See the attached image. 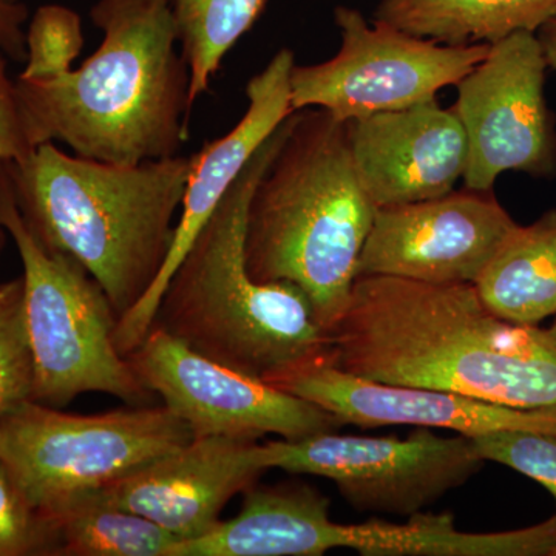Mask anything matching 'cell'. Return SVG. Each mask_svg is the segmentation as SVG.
Wrapping results in <instances>:
<instances>
[{"label":"cell","instance_id":"3","mask_svg":"<svg viewBox=\"0 0 556 556\" xmlns=\"http://www.w3.org/2000/svg\"><path fill=\"white\" fill-rule=\"evenodd\" d=\"M376 211L354 169L345 123L320 109L292 112L249 201V274L295 285L331 334L350 303Z\"/></svg>","mask_w":556,"mask_h":556},{"label":"cell","instance_id":"19","mask_svg":"<svg viewBox=\"0 0 556 556\" xmlns=\"http://www.w3.org/2000/svg\"><path fill=\"white\" fill-rule=\"evenodd\" d=\"M555 16L556 0H380L372 20L444 46H493Z\"/></svg>","mask_w":556,"mask_h":556},{"label":"cell","instance_id":"18","mask_svg":"<svg viewBox=\"0 0 556 556\" xmlns=\"http://www.w3.org/2000/svg\"><path fill=\"white\" fill-rule=\"evenodd\" d=\"M495 316L536 327L556 314V211L517 226L475 283Z\"/></svg>","mask_w":556,"mask_h":556},{"label":"cell","instance_id":"12","mask_svg":"<svg viewBox=\"0 0 556 556\" xmlns=\"http://www.w3.org/2000/svg\"><path fill=\"white\" fill-rule=\"evenodd\" d=\"M517 226L493 190L455 189L437 199L379 207L358 277L475 285Z\"/></svg>","mask_w":556,"mask_h":556},{"label":"cell","instance_id":"6","mask_svg":"<svg viewBox=\"0 0 556 556\" xmlns=\"http://www.w3.org/2000/svg\"><path fill=\"white\" fill-rule=\"evenodd\" d=\"M0 228L20 252L24 325L33 358V401L62 408L84 393H105L130 405L155 394L142 386L115 345L118 314L76 260L51 251L25 222L0 163Z\"/></svg>","mask_w":556,"mask_h":556},{"label":"cell","instance_id":"11","mask_svg":"<svg viewBox=\"0 0 556 556\" xmlns=\"http://www.w3.org/2000/svg\"><path fill=\"white\" fill-rule=\"evenodd\" d=\"M126 358L142 386L161 397L193 438L258 441L276 434L299 441L343 427L324 408L201 356L156 327Z\"/></svg>","mask_w":556,"mask_h":556},{"label":"cell","instance_id":"7","mask_svg":"<svg viewBox=\"0 0 556 556\" xmlns=\"http://www.w3.org/2000/svg\"><path fill=\"white\" fill-rule=\"evenodd\" d=\"M166 405L73 415L25 401L0 420V460L39 514L192 441Z\"/></svg>","mask_w":556,"mask_h":556},{"label":"cell","instance_id":"17","mask_svg":"<svg viewBox=\"0 0 556 556\" xmlns=\"http://www.w3.org/2000/svg\"><path fill=\"white\" fill-rule=\"evenodd\" d=\"M331 501L305 482L249 486L240 514L172 556H321L328 551Z\"/></svg>","mask_w":556,"mask_h":556},{"label":"cell","instance_id":"30","mask_svg":"<svg viewBox=\"0 0 556 556\" xmlns=\"http://www.w3.org/2000/svg\"><path fill=\"white\" fill-rule=\"evenodd\" d=\"M552 556H556V547L554 548V552H552Z\"/></svg>","mask_w":556,"mask_h":556},{"label":"cell","instance_id":"21","mask_svg":"<svg viewBox=\"0 0 556 556\" xmlns=\"http://www.w3.org/2000/svg\"><path fill=\"white\" fill-rule=\"evenodd\" d=\"M179 49L189 65L190 105L211 89L229 50L262 16L266 0H169Z\"/></svg>","mask_w":556,"mask_h":556},{"label":"cell","instance_id":"15","mask_svg":"<svg viewBox=\"0 0 556 556\" xmlns=\"http://www.w3.org/2000/svg\"><path fill=\"white\" fill-rule=\"evenodd\" d=\"M294 64L295 56L291 50L277 51L268 65L249 80L248 109L243 118L225 137L206 142L199 153L192 155V170L166 263L144 298L118 318L113 339L124 357L129 356L149 334L167 281L219 201L263 142L291 115V72Z\"/></svg>","mask_w":556,"mask_h":556},{"label":"cell","instance_id":"27","mask_svg":"<svg viewBox=\"0 0 556 556\" xmlns=\"http://www.w3.org/2000/svg\"><path fill=\"white\" fill-rule=\"evenodd\" d=\"M27 7L21 0H0V53L11 60H27L24 24L27 21Z\"/></svg>","mask_w":556,"mask_h":556},{"label":"cell","instance_id":"24","mask_svg":"<svg viewBox=\"0 0 556 556\" xmlns=\"http://www.w3.org/2000/svg\"><path fill=\"white\" fill-rule=\"evenodd\" d=\"M473 439L482 459L514 468L540 482L556 501V434L529 430H500Z\"/></svg>","mask_w":556,"mask_h":556},{"label":"cell","instance_id":"23","mask_svg":"<svg viewBox=\"0 0 556 556\" xmlns=\"http://www.w3.org/2000/svg\"><path fill=\"white\" fill-rule=\"evenodd\" d=\"M27 60L21 79H49L72 68L84 47L83 24L76 11L43 5L36 11L27 33Z\"/></svg>","mask_w":556,"mask_h":556},{"label":"cell","instance_id":"28","mask_svg":"<svg viewBox=\"0 0 556 556\" xmlns=\"http://www.w3.org/2000/svg\"><path fill=\"white\" fill-rule=\"evenodd\" d=\"M536 36L540 39L541 47H543L547 67L556 72V16L548 21L544 27H541Z\"/></svg>","mask_w":556,"mask_h":556},{"label":"cell","instance_id":"22","mask_svg":"<svg viewBox=\"0 0 556 556\" xmlns=\"http://www.w3.org/2000/svg\"><path fill=\"white\" fill-rule=\"evenodd\" d=\"M33 358L24 325L22 278L0 285V420L33 399Z\"/></svg>","mask_w":556,"mask_h":556},{"label":"cell","instance_id":"2","mask_svg":"<svg viewBox=\"0 0 556 556\" xmlns=\"http://www.w3.org/2000/svg\"><path fill=\"white\" fill-rule=\"evenodd\" d=\"M90 17L104 39L79 68L14 80L31 148L61 141L119 166L177 156L192 105L169 0H98Z\"/></svg>","mask_w":556,"mask_h":556},{"label":"cell","instance_id":"29","mask_svg":"<svg viewBox=\"0 0 556 556\" xmlns=\"http://www.w3.org/2000/svg\"><path fill=\"white\" fill-rule=\"evenodd\" d=\"M544 334H546L547 339L556 345V318L551 328L544 329Z\"/></svg>","mask_w":556,"mask_h":556},{"label":"cell","instance_id":"4","mask_svg":"<svg viewBox=\"0 0 556 556\" xmlns=\"http://www.w3.org/2000/svg\"><path fill=\"white\" fill-rule=\"evenodd\" d=\"M3 166L36 237L76 260L104 289L118 317L134 308L169 255L192 156L119 166L43 142Z\"/></svg>","mask_w":556,"mask_h":556},{"label":"cell","instance_id":"14","mask_svg":"<svg viewBox=\"0 0 556 556\" xmlns=\"http://www.w3.org/2000/svg\"><path fill=\"white\" fill-rule=\"evenodd\" d=\"M269 468L266 442L192 438L98 492L113 506L150 519L181 541L195 540L214 530L229 501L257 484Z\"/></svg>","mask_w":556,"mask_h":556},{"label":"cell","instance_id":"5","mask_svg":"<svg viewBox=\"0 0 556 556\" xmlns=\"http://www.w3.org/2000/svg\"><path fill=\"white\" fill-rule=\"evenodd\" d=\"M287 119L257 150L174 270L152 327L201 356L266 380L281 369L331 357V334L289 281L249 274V201L280 144Z\"/></svg>","mask_w":556,"mask_h":556},{"label":"cell","instance_id":"10","mask_svg":"<svg viewBox=\"0 0 556 556\" xmlns=\"http://www.w3.org/2000/svg\"><path fill=\"white\" fill-rule=\"evenodd\" d=\"M546 58L536 33L519 31L490 46L457 84L453 112L466 131L464 188L493 190L504 172L556 175V130L548 109Z\"/></svg>","mask_w":556,"mask_h":556},{"label":"cell","instance_id":"8","mask_svg":"<svg viewBox=\"0 0 556 556\" xmlns=\"http://www.w3.org/2000/svg\"><path fill=\"white\" fill-rule=\"evenodd\" d=\"M340 49L331 60L294 64L292 112L320 109L340 123L438 100L456 87L489 53L490 46H444L369 22L362 11L334 10Z\"/></svg>","mask_w":556,"mask_h":556},{"label":"cell","instance_id":"25","mask_svg":"<svg viewBox=\"0 0 556 556\" xmlns=\"http://www.w3.org/2000/svg\"><path fill=\"white\" fill-rule=\"evenodd\" d=\"M50 525L0 460V556H53Z\"/></svg>","mask_w":556,"mask_h":556},{"label":"cell","instance_id":"1","mask_svg":"<svg viewBox=\"0 0 556 556\" xmlns=\"http://www.w3.org/2000/svg\"><path fill=\"white\" fill-rule=\"evenodd\" d=\"M331 361L375 382L556 412V345L544 329L495 316L475 285L357 277Z\"/></svg>","mask_w":556,"mask_h":556},{"label":"cell","instance_id":"26","mask_svg":"<svg viewBox=\"0 0 556 556\" xmlns=\"http://www.w3.org/2000/svg\"><path fill=\"white\" fill-rule=\"evenodd\" d=\"M22 123L16 86L0 58V163H17L33 152Z\"/></svg>","mask_w":556,"mask_h":556},{"label":"cell","instance_id":"9","mask_svg":"<svg viewBox=\"0 0 556 556\" xmlns=\"http://www.w3.org/2000/svg\"><path fill=\"white\" fill-rule=\"evenodd\" d=\"M266 444L273 468L329 479L358 511L404 518L466 485L485 464L473 439L438 437L430 428H417L404 439L332 431Z\"/></svg>","mask_w":556,"mask_h":556},{"label":"cell","instance_id":"20","mask_svg":"<svg viewBox=\"0 0 556 556\" xmlns=\"http://www.w3.org/2000/svg\"><path fill=\"white\" fill-rule=\"evenodd\" d=\"M53 533V556H170L179 538L98 490L65 501L42 515Z\"/></svg>","mask_w":556,"mask_h":556},{"label":"cell","instance_id":"13","mask_svg":"<svg viewBox=\"0 0 556 556\" xmlns=\"http://www.w3.org/2000/svg\"><path fill=\"white\" fill-rule=\"evenodd\" d=\"M324 408L342 426L445 428L468 438L500 430L556 434L554 409H521L428 388L391 386L357 378L331 357L314 358L266 379Z\"/></svg>","mask_w":556,"mask_h":556},{"label":"cell","instance_id":"16","mask_svg":"<svg viewBox=\"0 0 556 556\" xmlns=\"http://www.w3.org/2000/svg\"><path fill=\"white\" fill-rule=\"evenodd\" d=\"M354 169L376 207L437 199L467 169L466 131L438 100L345 123Z\"/></svg>","mask_w":556,"mask_h":556}]
</instances>
